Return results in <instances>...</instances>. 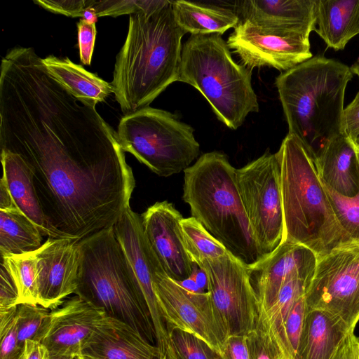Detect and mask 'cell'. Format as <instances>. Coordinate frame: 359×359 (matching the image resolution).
Segmentation results:
<instances>
[{"label":"cell","mask_w":359,"mask_h":359,"mask_svg":"<svg viewBox=\"0 0 359 359\" xmlns=\"http://www.w3.org/2000/svg\"><path fill=\"white\" fill-rule=\"evenodd\" d=\"M354 144H355L358 151H359V135L357 137L356 140H355Z\"/></svg>","instance_id":"cell-47"},{"label":"cell","mask_w":359,"mask_h":359,"mask_svg":"<svg viewBox=\"0 0 359 359\" xmlns=\"http://www.w3.org/2000/svg\"><path fill=\"white\" fill-rule=\"evenodd\" d=\"M314 32L327 47L344 50L359 34V0H316Z\"/></svg>","instance_id":"cell-23"},{"label":"cell","mask_w":359,"mask_h":359,"mask_svg":"<svg viewBox=\"0 0 359 359\" xmlns=\"http://www.w3.org/2000/svg\"><path fill=\"white\" fill-rule=\"evenodd\" d=\"M47 11L72 18L83 17L85 11L92 8L95 0H34Z\"/></svg>","instance_id":"cell-37"},{"label":"cell","mask_w":359,"mask_h":359,"mask_svg":"<svg viewBox=\"0 0 359 359\" xmlns=\"http://www.w3.org/2000/svg\"><path fill=\"white\" fill-rule=\"evenodd\" d=\"M234 6L240 20L264 29L309 36L316 28V0H250Z\"/></svg>","instance_id":"cell-19"},{"label":"cell","mask_w":359,"mask_h":359,"mask_svg":"<svg viewBox=\"0 0 359 359\" xmlns=\"http://www.w3.org/2000/svg\"><path fill=\"white\" fill-rule=\"evenodd\" d=\"M19 294V304H39V266L36 250L22 254L1 256Z\"/></svg>","instance_id":"cell-28"},{"label":"cell","mask_w":359,"mask_h":359,"mask_svg":"<svg viewBox=\"0 0 359 359\" xmlns=\"http://www.w3.org/2000/svg\"><path fill=\"white\" fill-rule=\"evenodd\" d=\"M358 158H359V151H358Z\"/></svg>","instance_id":"cell-52"},{"label":"cell","mask_w":359,"mask_h":359,"mask_svg":"<svg viewBox=\"0 0 359 359\" xmlns=\"http://www.w3.org/2000/svg\"><path fill=\"white\" fill-rule=\"evenodd\" d=\"M162 359H166V358H165V357H164V358H162Z\"/></svg>","instance_id":"cell-51"},{"label":"cell","mask_w":359,"mask_h":359,"mask_svg":"<svg viewBox=\"0 0 359 359\" xmlns=\"http://www.w3.org/2000/svg\"><path fill=\"white\" fill-rule=\"evenodd\" d=\"M26 359H48V352L46 348L39 342H26Z\"/></svg>","instance_id":"cell-44"},{"label":"cell","mask_w":359,"mask_h":359,"mask_svg":"<svg viewBox=\"0 0 359 359\" xmlns=\"http://www.w3.org/2000/svg\"><path fill=\"white\" fill-rule=\"evenodd\" d=\"M16 312L17 309L0 315V359H26V346H21L17 338Z\"/></svg>","instance_id":"cell-35"},{"label":"cell","mask_w":359,"mask_h":359,"mask_svg":"<svg viewBox=\"0 0 359 359\" xmlns=\"http://www.w3.org/2000/svg\"><path fill=\"white\" fill-rule=\"evenodd\" d=\"M306 304L305 294L293 304L285 320L284 332L290 359H296L297 348L302 334Z\"/></svg>","instance_id":"cell-36"},{"label":"cell","mask_w":359,"mask_h":359,"mask_svg":"<svg viewBox=\"0 0 359 359\" xmlns=\"http://www.w3.org/2000/svg\"><path fill=\"white\" fill-rule=\"evenodd\" d=\"M154 285L167 331L191 333L220 354L227 338L216 321L208 292H191L163 271L155 274Z\"/></svg>","instance_id":"cell-12"},{"label":"cell","mask_w":359,"mask_h":359,"mask_svg":"<svg viewBox=\"0 0 359 359\" xmlns=\"http://www.w3.org/2000/svg\"><path fill=\"white\" fill-rule=\"evenodd\" d=\"M168 333L166 359H221L216 351L191 333L179 329Z\"/></svg>","instance_id":"cell-31"},{"label":"cell","mask_w":359,"mask_h":359,"mask_svg":"<svg viewBox=\"0 0 359 359\" xmlns=\"http://www.w3.org/2000/svg\"><path fill=\"white\" fill-rule=\"evenodd\" d=\"M172 1L130 15L126 41L118 53L113 80L115 98L125 115L149 105L178 81L182 39Z\"/></svg>","instance_id":"cell-2"},{"label":"cell","mask_w":359,"mask_h":359,"mask_svg":"<svg viewBox=\"0 0 359 359\" xmlns=\"http://www.w3.org/2000/svg\"><path fill=\"white\" fill-rule=\"evenodd\" d=\"M51 310L39 304H20L16 312V334L19 344L42 343L48 331Z\"/></svg>","instance_id":"cell-30"},{"label":"cell","mask_w":359,"mask_h":359,"mask_svg":"<svg viewBox=\"0 0 359 359\" xmlns=\"http://www.w3.org/2000/svg\"><path fill=\"white\" fill-rule=\"evenodd\" d=\"M0 73L1 149L31 169L48 225L75 240L114 226L135 187L117 133L32 48L9 50Z\"/></svg>","instance_id":"cell-1"},{"label":"cell","mask_w":359,"mask_h":359,"mask_svg":"<svg viewBox=\"0 0 359 359\" xmlns=\"http://www.w3.org/2000/svg\"><path fill=\"white\" fill-rule=\"evenodd\" d=\"M114 229L137 278L154 325L156 346L163 356L168 333L154 285L155 274L163 270L145 238L141 215L130 206L114 224Z\"/></svg>","instance_id":"cell-14"},{"label":"cell","mask_w":359,"mask_h":359,"mask_svg":"<svg viewBox=\"0 0 359 359\" xmlns=\"http://www.w3.org/2000/svg\"><path fill=\"white\" fill-rule=\"evenodd\" d=\"M48 359H79V356L74 355H50Z\"/></svg>","instance_id":"cell-45"},{"label":"cell","mask_w":359,"mask_h":359,"mask_svg":"<svg viewBox=\"0 0 359 359\" xmlns=\"http://www.w3.org/2000/svg\"><path fill=\"white\" fill-rule=\"evenodd\" d=\"M168 0H104L95 1L93 6L97 17L134 14L164 6Z\"/></svg>","instance_id":"cell-33"},{"label":"cell","mask_w":359,"mask_h":359,"mask_svg":"<svg viewBox=\"0 0 359 359\" xmlns=\"http://www.w3.org/2000/svg\"><path fill=\"white\" fill-rule=\"evenodd\" d=\"M78 44L81 62L86 65L91 63L96 37L95 22L81 19L77 23Z\"/></svg>","instance_id":"cell-38"},{"label":"cell","mask_w":359,"mask_h":359,"mask_svg":"<svg viewBox=\"0 0 359 359\" xmlns=\"http://www.w3.org/2000/svg\"><path fill=\"white\" fill-rule=\"evenodd\" d=\"M106 314L77 295L65 300L51 310L50 327L41 344L50 355L79 356Z\"/></svg>","instance_id":"cell-18"},{"label":"cell","mask_w":359,"mask_h":359,"mask_svg":"<svg viewBox=\"0 0 359 359\" xmlns=\"http://www.w3.org/2000/svg\"><path fill=\"white\" fill-rule=\"evenodd\" d=\"M81 355L95 359H162L158 347L129 324L106 314Z\"/></svg>","instance_id":"cell-20"},{"label":"cell","mask_w":359,"mask_h":359,"mask_svg":"<svg viewBox=\"0 0 359 359\" xmlns=\"http://www.w3.org/2000/svg\"><path fill=\"white\" fill-rule=\"evenodd\" d=\"M341 131L353 142L359 135V91L352 102L344 109Z\"/></svg>","instance_id":"cell-40"},{"label":"cell","mask_w":359,"mask_h":359,"mask_svg":"<svg viewBox=\"0 0 359 359\" xmlns=\"http://www.w3.org/2000/svg\"><path fill=\"white\" fill-rule=\"evenodd\" d=\"M246 337L250 359H287L259 319L255 330Z\"/></svg>","instance_id":"cell-34"},{"label":"cell","mask_w":359,"mask_h":359,"mask_svg":"<svg viewBox=\"0 0 359 359\" xmlns=\"http://www.w3.org/2000/svg\"><path fill=\"white\" fill-rule=\"evenodd\" d=\"M276 154L280 168L283 241L305 245L318 258L352 241L340 226L317 168L300 142L287 133Z\"/></svg>","instance_id":"cell-5"},{"label":"cell","mask_w":359,"mask_h":359,"mask_svg":"<svg viewBox=\"0 0 359 359\" xmlns=\"http://www.w3.org/2000/svg\"><path fill=\"white\" fill-rule=\"evenodd\" d=\"M353 75L346 65L318 55L276 78L288 133L316 167L329 143L342 134L345 91Z\"/></svg>","instance_id":"cell-3"},{"label":"cell","mask_w":359,"mask_h":359,"mask_svg":"<svg viewBox=\"0 0 359 359\" xmlns=\"http://www.w3.org/2000/svg\"><path fill=\"white\" fill-rule=\"evenodd\" d=\"M181 227L185 248L195 264L224 257L229 252L194 217L183 218Z\"/></svg>","instance_id":"cell-29"},{"label":"cell","mask_w":359,"mask_h":359,"mask_svg":"<svg viewBox=\"0 0 359 359\" xmlns=\"http://www.w3.org/2000/svg\"><path fill=\"white\" fill-rule=\"evenodd\" d=\"M351 69L353 74H355L359 78V64L358 62L354 63L351 67Z\"/></svg>","instance_id":"cell-46"},{"label":"cell","mask_w":359,"mask_h":359,"mask_svg":"<svg viewBox=\"0 0 359 359\" xmlns=\"http://www.w3.org/2000/svg\"><path fill=\"white\" fill-rule=\"evenodd\" d=\"M18 208L11 192L7 182L2 176L0 181V210H7Z\"/></svg>","instance_id":"cell-43"},{"label":"cell","mask_w":359,"mask_h":359,"mask_svg":"<svg viewBox=\"0 0 359 359\" xmlns=\"http://www.w3.org/2000/svg\"><path fill=\"white\" fill-rule=\"evenodd\" d=\"M79 359H81V355H79Z\"/></svg>","instance_id":"cell-50"},{"label":"cell","mask_w":359,"mask_h":359,"mask_svg":"<svg viewBox=\"0 0 359 359\" xmlns=\"http://www.w3.org/2000/svg\"><path fill=\"white\" fill-rule=\"evenodd\" d=\"M194 128L168 111L147 107L124 115L118 126L124 151L161 177L184 171L200 152Z\"/></svg>","instance_id":"cell-8"},{"label":"cell","mask_w":359,"mask_h":359,"mask_svg":"<svg viewBox=\"0 0 359 359\" xmlns=\"http://www.w3.org/2000/svg\"><path fill=\"white\" fill-rule=\"evenodd\" d=\"M183 199L193 217L248 267L264 258L238 189L236 169L219 151L203 154L184 170Z\"/></svg>","instance_id":"cell-4"},{"label":"cell","mask_w":359,"mask_h":359,"mask_svg":"<svg viewBox=\"0 0 359 359\" xmlns=\"http://www.w3.org/2000/svg\"><path fill=\"white\" fill-rule=\"evenodd\" d=\"M236 180L256 241L265 257L280 245L284 236L280 168L276 154L267 151L236 169Z\"/></svg>","instance_id":"cell-9"},{"label":"cell","mask_w":359,"mask_h":359,"mask_svg":"<svg viewBox=\"0 0 359 359\" xmlns=\"http://www.w3.org/2000/svg\"><path fill=\"white\" fill-rule=\"evenodd\" d=\"M49 74L75 97L92 107L104 101L114 87L102 79L72 62L53 55L42 58Z\"/></svg>","instance_id":"cell-25"},{"label":"cell","mask_w":359,"mask_h":359,"mask_svg":"<svg viewBox=\"0 0 359 359\" xmlns=\"http://www.w3.org/2000/svg\"><path fill=\"white\" fill-rule=\"evenodd\" d=\"M206 278L207 292L216 321L226 338L247 336L256 327L259 303L249 269L229 252L197 265Z\"/></svg>","instance_id":"cell-10"},{"label":"cell","mask_w":359,"mask_h":359,"mask_svg":"<svg viewBox=\"0 0 359 359\" xmlns=\"http://www.w3.org/2000/svg\"><path fill=\"white\" fill-rule=\"evenodd\" d=\"M79 252L74 294L129 324L154 344L156 335L149 312L114 226L79 240Z\"/></svg>","instance_id":"cell-6"},{"label":"cell","mask_w":359,"mask_h":359,"mask_svg":"<svg viewBox=\"0 0 359 359\" xmlns=\"http://www.w3.org/2000/svg\"><path fill=\"white\" fill-rule=\"evenodd\" d=\"M42 235L18 208L0 210V254L6 256L37 250Z\"/></svg>","instance_id":"cell-27"},{"label":"cell","mask_w":359,"mask_h":359,"mask_svg":"<svg viewBox=\"0 0 359 359\" xmlns=\"http://www.w3.org/2000/svg\"><path fill=\"white\" fill-rule=\"evenodd\" d=\"M359 338L354 330L341 341L331 359H359Z\"/></svg>","instance_id":"cell-42"},{"label":"cell","mask_w":359,"mask_h":359,"mask_svg":"<svg viewBox=\"0 0 359 359\" xmlns=\"http://www.w3.org/2000/svg\"><path fill=\"white\" fill-rule=\"evenodd\" d=\"M81 359H95L93 358L86 356V355H81Z\"/></svg>","instance_id":"cell-48"},{"label":"cell","mask_w":359,"mask_h":359,"mask_svg":"<svg viewBox=\"0 0 359 359\" xmlns=\"http://www.w3.org/2000/svg\"><path fill=\"white\" fill-rule=\"evenodd\" d=\"M36 252L39 266V304L54 310L78 287L79 240L48 237Z\"/></svg>","instance_id":"cell-17"},{"label":"cell","mask_w":359,"mask_h":359,"mask_svg":"<svg viewBox=\"0 0 359 359\" xmlns=\"http://www.w3.org/2000/svg\"><path fill=\"white\" fill-rule=\"evenodd\" d=\"M356 62H358L359 64V57H358V59Z\"/></svg>","instance_id":"cell-49"},{"label":"cell","mask_w":359,"mask_h":359,"mask_svg":"<svg viewBox=\"0 0 359 359\" xmlns=\"http://www.w3.org/2000/svg\"><path fill=\"white\" fill-rule=\"evenodd\" d=\"M1 161L2 176L18 208L36 225L42 236L62 238L46 222L34 184L32 172L25 161L19 154L5 149H1Z\"/></svg>","instance_id":"cell-22"},{"label":"cell","mask_w":359,"mask_h":359,"mask_svg":"<svg viewBox=\"0 0 359 359\" xmlns=\"http://www.w3.org/2000/svg\"><path fill=\"white\" fill-rule=\"evenodd\" d=\"M19 305L18 289L8 270L1 262L0 315L14 311Z\"/></svg>","instance_id":"cell-39"},{"label":"cell","mask_w":359,"mask_h":359,"mask_svg":"<svg viewBox=\"0 0 359 359\" xmlns=\"http://www.w3.org/2000/svg\"><path fill=\"white\" fill-rule=\"evenodd\" d=\"M251 81L252 70L234 61L222 34H191L182 45L178 81L197 89L230 129L259 111Z\"/></svg>","instance_id":"cell-7"},{"label":"cell","mask_w":359,"mask_h":359,"mask_svg":"<svg viewBox=\"0 0 359 359\" xmlns=\"http://www.w3.org/2000/svg\"><path fill=\"white\" fill-rule=\"evenodd\" d=\"M219 355L221 359H250L247 337H229Z\"/></svg>","instance_id":"cell-41"},{"label":"cell","mask_w":359,"mask_h":359,"mask_svg":"<svg viewBox=\"0 0 359 359\" xmlns=\"http://www.w3.org/2000/svg\"></svg>","instance_id":"cell-53"},{"label":"cell","mask_w":359,"mask_h":359,"mask_svg":"<svg viewBox=\"0 0 359 359\" xmlns=\"http://www.w3.org/2000/svg\"><path fill=\"white\" fill-rule=\"evenodd\" d=\"M305 299L308 309L323 311L355 330L359 321V242L345 243L318 258Z\"/></svg>","instance_id":"cell-11"},{"label":"cell","mask_w":359,"mask_h":359,"mask_svg":"<svg viewBox=\"0 0 359 359\" xmlns=\"http://www.w3.org/2000/svg\"><path fill=\"white\" fill-rule=\"evenodd\" d=\"M174 19L187 34H224L239 22L236 13L229 8L184 0L172 1Z\"/></svg>","instance_id":"cell-26"},{"label":"cell","mask_w":359,"mask_h":359,"mask_svg":"<svg viewBox=\"0 0 359 359\" xmlns=\"http://www.w3.org/2000/svg\"><path fill=\"white\" fill-rule=\"evenodd\" d=\"M145 238L163 271L182 283L194 273V265L184 244L183 217L168 201L156 202L141 215Z\"/></svg>","instance_id":"cell-15"},{"label":"cell","mask_w":359,"mask_h":359,"mask_svg":"<svg viewBox=\"0 0 359 359\" xmlns=\"http://www.w3.org/2000/svg\"><path fill=\"white\" fill-rule=\"evenodd\" d=\"M350 331L329 313L306 308L296 359H331Z\"/></svg>","instance_id":"cell-24"},{"label":"cell","mask_w":359,"mask_h":359,"mask_svg":"<svg viewBox=\"0 0 359 359\" xmlns=\"http://www.w3.org/2000/svg\"><path fill=\"white\" fill-rule=\"evenodd\" d=\"M316 168L322 181L338 194L353 197L359 193L358 151L344 134L329 143Z\"/></svg>","instance_id":"cell-21"},{"label":"cell","mask_w":359,"mask_h":359,"mask_svg":"<svg viewBox=\"0 0 359 359\" xmlns=\"http://www.w3.org/2000/svg\"><path fill=\"white\" fill-rule=\"evenodd\" d=\"M317 259L306 246L283 241L272 253L248 267L259 312H266L273 305L281 287L289 279L299 276L311 280Z\"/></svg>","instance_id":"cell-16"},{"label":"cell","mask_w":359,"mask_h":359,"mask_svg":"<svg viewBox=\"0 0 359 359\" xmlns=\"http://www.w3.org/2000/svg\"><path fill=\"white\" fill-rule=\"evenodd\" d=\"M323 184L340 226L352 241L359 242V193L347 197Z\"/></svg>","instance_id":"cell-32"},{"label":"cell","mask_w":359,"mask_h":359,"mask_svg":"<svg viewBox=\"0 0 359 359\" xmlns=\"http://www.w3.org/2000/svg\"><path fill=\"white\" fill-rule=\"evenodd\" d=\"M226 43L251 70L269 67L284 72L313 57L309 36L273 32L247 20H239Z\"/></svg>","instance_id":"cell-13"}]
</instances>
